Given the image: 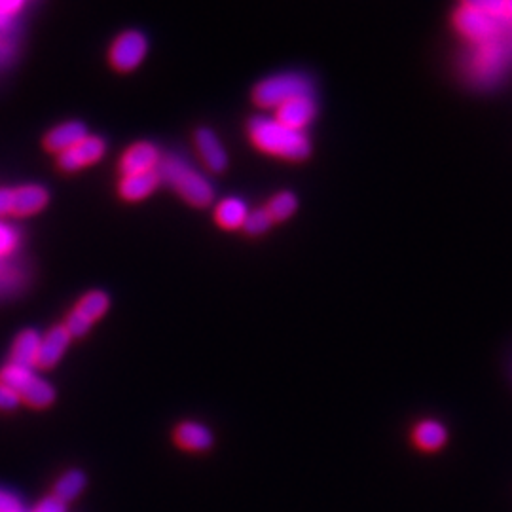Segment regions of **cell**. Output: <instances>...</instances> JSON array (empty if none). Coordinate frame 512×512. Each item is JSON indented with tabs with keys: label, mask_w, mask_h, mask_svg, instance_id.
Returning a JSON list of instances; mask_svg holds the SVG:
<instances>
[{
	"label": "cell",
	"mask_w": 512,
	"mask_h": 512,
	"mask_svg": "<svg viewBox=\"0 0 512 512\" xmlns=\"http://www.w3.org/2000/svg\"><path fill=\"white\" fill-rule=\"evenodd\" d=\"M105 150H107V145H105V141L101 137L88 135L78 145H74L67 152L59 154L57 156V165L63 171H67V173H74V171H80V169H84L88 165L97 164L105 156Z\"/></svg>",
	"instance_id": "obj_7"
},
{
	"label": "cell",
	"mask_w": 512,
	"mask_h": 512,
	"mask_svg": "<svg viewBox=\"0 0 512 512\" xmlns=\"http://www.w3.org/2000/svg\"><path fill=\"white\" fill-rule=\"evenodd\" d=\"M38 376L33 372V368H27V366L14 365V363H8L0 370V385L4 387H10L12 391H16L21 399V395L35 384Z\"/></svg>",
	"instance_id": "obj_19"
},
{
	"label": "cell",
	"mask_w": 512,
	"mask_h": 512,
	"mask_svg": "<svg viewBox=\"0 0 512 512\" xmlns=\"http://www.w3.org/2000/svg\"><path fill=\"white\" fill-rule=\"evenodd\" d=\"M160 179L173 186V190L194 207H207L213 202V186L190 164L177 156L162 158L158 165Z\"/></svg>",
	"instance_id": "obj_2"
},
{
	"label": "cell",
	"mask_w": 512,
	"mask_h": 512,
	"mask_svg": "<svg viewBox=\"0 0 512 512\" xmlns=\"http://www.w3.org/2000/svg\"><path fill=\"white\" fill-rule=\"evenodd\" d=\"M48 203V192L38 184L12 188V217H31Z\"/></svg>",
	"instance_id": "obj_12"
},
{
	"label": "cell",
	"mask_w": 512,
	"mask_h": 512,
	"mask_svg": "<svg viewBox=\"0 0 512 512\" xmlns=\"http://www.w3.org/2000/svg\"><path fill=\"white\" fill-rule=\"evenodd\" d=\"M31 512H67V507L61 499H57L55 495H50V497L42 499Z\"/></svg>",
	"instance_id": "obj_27"
},
{
	"label": "cell",
	"mask_w": 512,
	"mask_h": 512,
	"mask_svg": "<svg viewBox=\"0 0 512 512\" xmlns=\"http://www.w3.org/2000/svg\"><path fill=\"white\" fill-rule=\"evenodd\" d=\"M84 486H86V476L80 471H69L55 482L54 495L63 503H67L82 494Z\"/></svg>",
	"instance_id": "obj_20"
},
{
	"label": "cell",
	"mask_w": 512,
	"mask_h": 512,
	"mask_svg": "<svg viewBox=\"0 0 512 512\" xmlns=\"http://www.w3.org/2000/svg\"><path fill=\"white\" fill-rule=\"evenodd\" d=\"M507 2L509 0H461V6L473 8V10L484 12V14L494 16V18H505Z\"/></svg>",
	"instance_id": "obj_24"
},
{
	"label": "cell",
	"mask_w": 512,
	"mask_h": 512,
	"mask_svg": "<svg viewBox=\"0 0 512 512\" xmlns=\"http://www.w3.org/2000/svg\"><path fill=\"white\" fill-rule=\"evenodd\" d=\"M315 112L317 109H315L313 97L304 95V97L291 99L289 103H285L275 110V120H279L287 128L304 131L306 126H310L311 120L315 118Z\"/></svg>",
	"instance_id": "obj_11"
},
{
	"label": "cell",
	"mask_w": 512,
	"mask_h": 512,
	"mask_svg": "<svg viewBox=\"0 0 512 512\" xmlns=\"http://www.w3.org/2000/svg\"><path fill=\"white\" fill-rule=\"evenodd\" d=\"M296 207H298V200H296L294 194H291V192H279L264 209L268 211L270 219L274 220V222H283V220L293 217L294 213H296Z\"/></svg>",
	"instance_id": "obj_22"
},
{
	"label": "cell",
	"mask_w": 512,
	"mask_h": 512,
	"mask_svg": "<svg viewBox=\"0 0 512 512\" xmlns=\"http://www.w3.org/2000/svg\"><path fill=\"white\" fill-rule=\"evenodd\" d=\"M511 23L507 18H494L467 6H461L454 16L456 29L475 44H484L503 35L511 27Z\"/></svg>",
	"instance_id": "obj_4"
},
{
	"label": "cell",
	"mask_w": 512,
	"mask_h": 512,
	"mask_svg": "<svg viewBox=\"0 0 512 512\" xmlns=\"http://www.w3.org/2000/svg\"><path fill=\"white\" fill-rule=\"evenodd\" d=\"M88 137V129L82 122H65L55 126L44 137V148L54 154H63Z\"/></svg>",
	"instance_id": "obj_14"
},
{
	"label": "cell",
	"mask_w": 512,
	"mask_h": 512,
	"mask_svg": "<svg viewBox=\"0 0 512 512\" xmlns=\"http://www.w3.org/2000/svg\"><path fill=\"white\" fill-rule=\"evenodd\" d=\"M21 403L18 393L12 391L10 387L0 385V410H12Z\"/></svg>",
	"instance_id": "obj_29"
},
{
	"label": "cell",
	"mask_w": 512,
	"mask_h": 512,
	"mask_svg": "<svg viewBox=\"0 0 512 512\" xmlns=\"http://www.w3.org/2000/svg\"><path fill=\"white\" fill-rule=\"evenodd\" d=\"M21 401L31 408H48L55 401V389L42 378H37L35 384L31 385L23 395Z\"/></svg>",
	"instance_id": "obj_21"
},
{
	"label": "cell",
	"mask_w": 512,
	"mask_h": 512,
	"mask_svg": "<svg viewBox=\"0 0 512 512\" xmlns=\"http://www.w3.org/2000/svg\"><path fill=\"white\" fill-rule=\"evenodd\" d=\"M162 183L158 169L156 171H148V173H139V175H128L120 181V196L126 202H141L148 198L158 186Z\"/></svg>",
	"instance_id": "obj_16"
},
{
	"label": "cell",
	"mask_w": 512,
	"mask_h": 512,
	"mask_svg": "<svg viewBox=\"0 0 512 512\" xmlns=\"http://www.w3.org/2000/svg\"><path fill=\"white\" fill-rule=\"evenodd\" d=\"M160 162H162L160 150L152 143H135L124 152L120 160V171L124 177L148 173V171H156Z\"/></svg>",
	"instance_id": "obj_8"
},
{
	"label": "cell",
	"mask_w": 512,
	"mask_h": 512,
	"mask_svg": "<svg viewBox=\"0 0 512 512\" xmlns=\"http://www.w3.org/2000/svg\"><path fill=\"white\" fill-rule=\"evenodd\" d=\"M412 442L421 452H427V454L439 452L448 442V429L442 421H418L412 429Z\"/></svg>",
	"instance_id": "obj_13"
},
{
	"label": "cell",
	"mask_w": 512,
	"mask_h": 512,
	"mask_svg": "<svg viewBox=\"0 0 512 512\" xmlns=\"http://www.w3.org/2000/svg\"><path fill=\"white\" fill-rule=\"evenodd\" d=\"M247 129L253 145L266 154L293 162L306 160L310 156V141L306 133L287 128L275 118H253Z\"/></svg>",
	"instance_id": "obj_1"
},
{
	"label": "cell",
	"mask_w": 512,
	"mask_h": 512,
	"mask_svg": "<svg viewBox=\"0 0 512 512\" xmlns=\"http://www.w3.org/2000/svg\"><path fill=\"white\" fill-rule=\"evenodd\" d=\"M311 82L302 74H275L262 80L253 92V99L260 109L277 110L296 97L311 95Z\"/></svg>",
	"instance_id": "obj_3"
},
{
	"label": "cell",
	"mask_w": 512,
	"mask_h": 512,
	"mask_svg": "<svg viewBox=\"0 0 512 512\" xmlns=\"http://www.w3.org/2000/svg\"><path fill=\"white\" fill-rule=\"evenodd\" d=\"M42 336L37 330H23L19 332L12 346V361L14 365L35 368L37 366L38 349H40Z\"/></svg>",
	"instance_id": "obj_17"
},
{
	"label": "cell",
	"mask_w": 512,
	"mask_h": 512,
	"mask_svg": "<svg viewBox=\"0 0 512 512\" xmlns=\"http://www.w3.org/2000/svg\"><path fill=\"white\" fill-rule=\"evenodd\" d=\"M109 310V296L103 291H92L80 298L67 319H65V329L71 334V338H82L88 330L92 329L93 323L101 319Z\"/></svg>",
	"instance_id": "obj_5"
},
{
	"label": "cell",
	"mask_w": 512,
	"mask_h": 512,
	"mask_svg": "<svg viewBox=\"0 0 512 512\" xmlns=\"http://www.w3.org/2000/svg\"><path fill=\"white\" fill-rule=\"evenodd\" d=\"M272 224H274V220L270 219L268 211L266 209H258V211L249 213V217H247L245 224H243V230L249 236H262V234H266L272 228Z\"/></svg>",
	"instance_id": "obj_23"
},
{
	"label": "cell",
	"mask_w": 512,
	"mask_h": 512,
	"mask_svg": "<svg viewBox=\"0 0 512 512\" xmlns=\"http://www.w3.org/2000/svg\"><path fill=\"white\" fill-rule=\"evenodd\" d=\"M147 52L148 42L143 33L139 31L122 33L110 46V65L120 73H129L143 63Z\"/></svg>",
	"instance_id": "obj_6"
},
{
	"label": "cell",
	"mask_w": 512,
	"mask_h": 512,
	"mask_svg": "<svg viewBox=\"0 0 512 512\" xmlns=\"http://www.w3.org/2000/svg\"><path fill=\"white\" fill-rule=\"evenodd\" d=\"M69 344H71V334L67 332L63 325H57L54 329L48 330L42 336L35 368H40V370L54 368L61 361V357L69 348Z\"/></svg>",
	"instance_id": "obj_10"
},
{
	"label": "cell",
	"mask_w": 512,
	"mask_h": 512,
	"mask_svg": "<svg viewBox=\"0 0 512 512\" xmlns=\"http://www.w3.org/2000/svg\"><path fill=\"white\" fill-rule=\"evenodd\" d=\"M12 215V188H0V217Z\"/></svg>",
	"instance_id": "obj_30"
},
{
	"label": "cell",
	"mask_w": 512,
	"mask_h": 512,
	"mask_svg": "<svg viewBox=\"0 0 512 512\" xmlns=\"http://www.w3.org/2000/svg\"><path fill=\"white\" fill-rule=\"evenodd\" d=\"M505 18L509 19V21H512V0H509V2H507V10H505Z\"/></svg>",
	"instance_id": "obj_31"
},
{
	"label": "cell",
	"mask_w": 512,
	"mask_h": 512,
	"mask_svg": "<svg viewBox=\"0 0 512 512\" xmlns=\"http://www.w3.org/2000/svg\"><path fill=\"white\" fill-rule=\"evenodd\" d=\"M247 217H249V209L238 198H228V200L220 202L217 211H215V220H217L220 228H224V230L243 228Z\"/></svg>",
	"instance_id": "obj_18"
},
{
	"label": "cell",
	"mask_w": 512,
	"mask_h": 512,
	"mask_svg": "<svg viewBox=\"0 0 512 512\" xmlns=\"http://www.w3.org/2000/svg\"><path fill=\"white\" fill-rule=\"evenodd\" d=\"M196 148L202 156L203 164L207 165L211 171L220 173L226 169L228 165V154L224 147L220 145L219 137L215 135V131L202 128L196 131Z\"/></svg>",
	"instance_id": "obj_15"
},
{
	"label": "cell",
	"mask_w": 512,
	"mask_h": 512,
	"mask_svg": "<svg viewBox=\"0 0 512 512\" xmlns=\"http://www.w3.org/2000/svg\"><path fill=\"white\" fill-rule=\"evenodd\" d=\"M18 232L6 224L0 222V256L10 255L18 247Z\"/></svg>",
	"instance_id": "obj_25"
},
{
	"label": "cell",
	"mask_w": 512,
	"mask_h": 512,
	"mask_svg": "<svg viewBox=\"0 0 512 512\" xmlns=\"http://www.w3.org/2000/svg\"><path fill=\"white\" fill-rule=\"evenodd\" d=\"M173 440L184 452L200 454V452H207L213 446L215 437L209 431V427H205L200 421H183L175 427Z\"/></svg>",
	"instance_id": "obj_9"
},
{
	"label": "cell",
	"mask_w": 512,
	"mask_h": 512,
	"mask_svg": "<svg viewBox=\"0 0 512 512\" xmlns=\"http://www.w3.org/2000/svg\"><path fill=\"white\" fill-rule=\"evenodd\" d=\"M0 512H21V501L18 495L0 490Z\"/></svg>",
	"instance_id": "obj_28"
},
{
	"label": "cell",
	"mask_w": 512,
	"mask_h": 512,
	"mask_svg": "<svg viewBox=\"0 0 512 512\" xmlns=\"http://www.w3.org/2000/svg\"><path fill=\"white\" fill-rule=\"evenodd\" d=\"M25 0H0V25L10 21L12 16H16Z\"/></svg>",
	"instance_id": "obj_26"
}]
</instances>
